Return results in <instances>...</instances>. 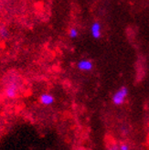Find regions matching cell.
<instances>
[{"label":"cell","instance_id":"obj_5","mask_svg":"<svg viewBox=\"0 0 149 150\" xmlns=\"http://www.w3.org/2000/svg\"><path fill=\"white\" fill-rule=\"evenodd\" d=\"M55 98L53 95H51L49 93H43L40 96V102L43 105H50L54 103Z\"/></svg>","mask_w":149,"mask_h":150},{"label":"cell","instance_id":"obj_9","mask_svg":"<svg viewBox=\"0 0 149 150\" xmlns=\"http://www.w3.org/2000/svg\"><path fill=\"white\" fill-rule=\"evenodd\" d=\"M108 150H120V147H119V145L117 144H113L109 146Z\"/></svg>","mask_w":149,"mask_h":150},{"label":"cell","instance_id":"obj_1","mask_svg":"<svg viewBox=\"0 0 149 150\" xmlns=\"http://www.w3.org/2000/svg\"><path fill=\"white\" fill-rule=\"evenodd\" d=\"M129 90L126 86H122L120 87L117 92L114 93V94L112 96V102L114 105H122V104L125 102L126 97L128 96Z\"/></svg>","mask_w":149,"mask_h":150},{"label":"cell","instance_id":"obj_8","mask_svg":"<svg viewBox=\"0 0 149 150\" xmlns=\"http://www.w3.org/2000/svg\"><path fill=\"white\" fill-rule=\"evenodd\" d=\"M119 147H120V150H130L131 149L130 146L126 143H122L121 145H119Z\"/></svg>","mask_w":149,"mask_h":150},{"label":"cell","instance_id":"obj_6","mask_svg":"<svg viewBox=\"0 0 149 150\" xmlns=\"http://www.w3.org/2000/svg\"><path fill=\"white\" fill-rule=\"evenodd\" d=\"M0 37L2 39H7L9 37V32H8V29H7L5 26L0 27Z\"/></svg>","mask_w":149,"mask_h":150},{"label":"cell","instance_id":"obj_2","mask_svg":"<svg viewBox=\"0 0 149 150\" xmlns=\"http://www.w3.org/2000/svg\"><path fill=\"white\" fill-rule=\"evenodd\" d=\"M77 69L81 71H91L93 69V62L91 59H81L77 62Z\"/></svg>","mask_w":149,"mask_h":150},{"label":"cell","instance_id":"obj_10","mask_svg":"<svg viewBox=\"0 0 149 150\" xmlns=\"http://www.w3.org/2000/svg\"><path fill=\"white\" fill-rule=\"evenodd\" d=\"M128 132V129H127V127H123V128L121 129V133L124 134V136H125L126 134H127Z\"/></svg>","mask_w":149,"mask_h":150},{"label":"cell","instance_id":"obj_4","mask_svg":"<svg viewBox=\"0 0 149 150\" xmlns=\"http://www.w3.org/2000/svg\"><path fill=\"white\" fill-rule=\"evenodd\" d=\"M5 94L7 98L9 99H14L16 98L18 95V86L15 83H11L10 85H8L6 90H5Z\"/></svg>","mask_w":149,"mask_h":150},{"label":"cell","instance_id":"obj_3","mask_svg":"<svg viewBox=\"0 0 149 150\" xmlns=\"http://www.w3.org/2000/svg\"><path fill=\"white\" fill-rule=\"evenodd\" d=\"M90 32H91V35L93 39H95V40L100 39L102 36V26L99 21H94L91 25Z\"/></svg>","mask_w":149,"mask_h":150},{"label":"cell","instance_id":"obj_7","mask_svg":"<svg viewBox=\"0 0 149 150\" xmlns=\"http://www.w3.org/2000/svg\"><path fill=\"white\" fill-rule=\"evenodd\" d=\"M68 35H69V37L71 38V39H75V38H77L79 36V30H78V28H71L69 29Z\"/></svg>","mask_w":149,"mask_h":150}]
</instances>
